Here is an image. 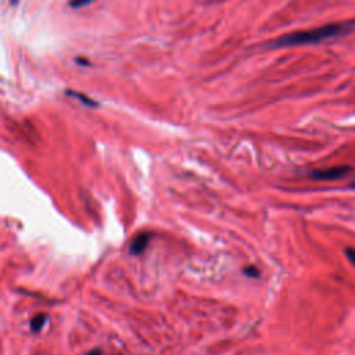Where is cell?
<instances>
[{
  "label": "cell",
  "mask_w": 355,
  "mask_h": 355,
  "mask_svg": "<svg viewBox=\"0 0 355 355\" xmlns=\"http://www.w3.org/2000/svg\"><path fill=\"white\" fill-rule=\"evenodd\" d=\"M355 31V21H346V23H335L318 27V28L297 31L290 34L282 35L279 38L271 40L268 48H294V46H305V45H315L329 40V39L346 36Z\"/></svg>",
  "instance_id": "obj_1"
},
{
  "label": "cell",
  "mask_w": 355,
  "mask_h": 355,
  "mask_svg": "<svg viewBox=\"0 0 355 355\" xmlns=\"http://www.w3.org/2000/svg\"><path fill=\"white\" fill-rule=\"evenodd\" d=\"M350 171L351 167H348V165H337V167H330V168L312 171L311 178L317 179V181H336V179H341V178L346 176Z\"/></svg>",
  "instance_id": "obj_2"
},
{
  "label": "cell",
  "mask_w": 355,
  "mask_h": 355,
  "mask_svg": "<svg viewBox=\"0 0 355 355\" xmlns=\"http://www.w3.org/2000/svg\"><path fill=\"white\" fill-rule=\"evenodd\" d=\"M150 237H151V235L147 233V232L136 236L134 241H132V245H130V253L134 255L142 254L144 250H146V247H147V245L150 243Z\"/></svg>",
  "instance_id": "obj_3"
},
{
  "label": "cell",
  "mask_w": 355,
  "mask_h": 355,
  "mask_svg": "<svg viewBox=\"0 0 355 355\" xmlns=\"http://www.w3.org/2000/svg\"><path fill=\"white\" fill-rule=\"evenodd\" d=\"M65 95L70 97H72V99H77V100H79L82 103V104H85V106H89V107H97L99 104H97L96 101L93 100V99H91V97L85 96V95H82V93H79V92H75V91H65Z\"/></svg>",
  "instance_id": "obj_4"
},
{
  "label": "cell",
  "mask_w": 355,
  "mask_h": 355,
  "mask_svg": "<svg viewBox=\"0 0 355 355\" xmlns=\"http://www.w3.org/2000/svg\"><path fill=\"white\" fill-rule=\"evenodd\" d=\"M45 322H46V315L43 314H39L36 317L31 321V329L34 331H39L42 327H43Z\"/></svg>",
  "instance_id": "obj_5"
},
{
  "label": "cell",
  "mask_w": 355,
  "mask_h": 355,
  "mask_svg": "<svg viewBox=\"0 0 355 355\" xmlns=\"http://www.w3.org/2000/svg\"><path fill=\"white\" fill-rule=\"evenodd\" d=\"M95 0H70V7L72 9H82V7H86V6L92 5Z\"/></svg>",
  "instance_id": "obj_6"
},
{
  "label": "cell",
  "mask_w": 355,
  "mask_h": 355,
  "mask_svg": "<svg viewBox=\"0 0 355 355\" xmlns=\"http://www.w3.org/2000/svg\"><path fill=\"white\" fill-rule=\"evenodd\" d=\"M344 253H346L347 258L350 259L351 264L355 265V249H352V247H347V249L344 250Z\"/></svg>",
  "instance_id": "obj_7"
},
{
  "label": "cell",
  "mask_w": 355,
  "mask_h": 355,
  "mask_svg": "<svg viewBox=\"0 0 355 355\" xmlns=\"http://www.w3.org/2000/svg\"><path fill=\"white\" fill-rule=\"evenodd\" d=\"M245 274L246 275H249V276H258V269L255 268V267H249V268H246L245 269Z\"/></svg>",
  "instance_id": "obj_8"
},
{
  "label": "cell",
  "mask_w": 355,
  "mask_h": 355,
  "mask_svg": "<svg viewBox=\"0 0 355 355\" xmlns=\"http://www.w3.org/2000/svg\"><path fill=\"white\" fill-rule=\"evenodd\" d=\"M86 355H101V351L100 350H92V351H89Z\"/></svg>",
  "instance_id": "obj_9"
},
{
  "label": "cell",
  "mask_w": 355,
  "mask_h": 355,
  "mask_svg": "<svg viewBox=\"0 0 355 355\" xmlns=\"http://www.w3.org/2000/svg\"><path fill=\"white\" fill-rule=\"evenodd\" d=\"M77 62L83 64V65H89V61H87V60H83V58H77Z\"/></svg>",
  "instance_id": "obj_10"
},
{
  "label": "cell",
  "mask_w": 355,
  "mask_h": 355,
  "mask_svg": "<svg viewBox=\"0 0 355 355\" xmlns=\"http://www.w3.org/2000/svg\"><path fill=\"white\" fill-rule=\"evenodd\" d=\"M351 187H354V189H355V181L352 183H351Z\"/></svg>",
  "instance_id": "obj_11"
}]
</instances>
